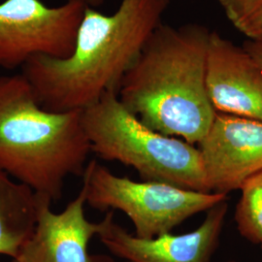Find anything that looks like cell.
Instances as JSON below:
<instances>
[{
	"label": "cell",
	"instance_id": "1",
	"mask_svg": "<svg viewBox=\"0 0 262 262\" xmlns=\"http://www.w3.org/2000/svg\"><path fill=\"white\" fill-rule=\"evenodd\" d=\"M171 0H121L112 14L86 7L71 56H33L23 67L39 104L50 112L83 111L119 91Z\"/></svg>",
	"mask_w": 262,
	"mask_h": 262
},
{
	"label": "cell",
	"instance_id": "11",
	"mask_svg": "<svg viewBox=\"0 0 262 262\" xmlns=\"http://www.w3.org/2000/svg\"><path fill=\"white\" fill-rule=\"evenodd\" d=\"M41 195L0 170V254L14 258L34 233Z\"/></svg>",
	"mask_w": 262,
	"mask_h": 262
},
{
	"label": "cell",
	"instance_id": "3",
	"mask_svg": "<svg viewBox=\"0 0 262 262\" xmlns=\"http://www.w3.org/2000/svg\"><path fill=\"white\" fill-rule=\"evenodd\" d=\"M91 151L82 111H47L23 73L0 76V170L53 202Z\"/></svg>",
	"mask_w": 262,
	"mask_h": 262
},
{
	"label": "cell",
	"instance_id": "7",
	"mask_svg": "<svg viewBox=\"0 0 262 262\" xmlns=\"http://www.w3.org/2000/svg\"><path fill=\"white\" fill-rule=\"evenodd\" d=\"M227 212L225 200L208 210L204 222L191 232L143 239L117 224L109 211L98 223L96 236L110 253L128 262H212Z\"/></svg>",
	"mask_w": 262,
	"mask_h": 262
},
{
	"label": "cell",
	"instance_id": "15",
	"mask_svg": "<svg viewBox=\"0 0 262 262\" xmlns=\"http://www.w3.org/2000/svg\"><path fill=\"white\" fill-rule=\"evenodd\" d=\"M81 1L84 2L89 7H92V8H94V9L96 7H99L100 5H102L104 2V0H81Z\"/></svg>",
	"mask_w": 262,
	"mask_h": 262
},
{
	"label": "cell",
	"instance_id": "6",
	"mask_svg": "<svg viewBox=\"0 0 262 262\" xmlns=\"http://www.w3.org/2000/svg\"><path fill=\"white\" fill-rule=\"evenodd\" d=\"M86 7L81 0H67L58 6H49L42 0L2 1L0 67L23 68L36 56H71Z\"/></svg>",
	"mask_w": 262,
	"mask_h": 262
},
{
	"label": "cell",
	"instance_id": "13",
	"mask_svg": "<svg viewBox=\"0 0 262 262\" xmlns=\"http://www.w3.org/2000/svg\"><path fill=\"white\" fill-rule=\"evenodd\" d=\"M225 17L247 40L262 42V0H219Z\"/></svg>",
	"mask_w": 262,
	"mask_h": 262
},
{
	"label": "cell",
	"instance_id": "4",
	"mask_svg": "<svg viewBox=\"0 0 262 262\" xmlns=\"http://www.w3.org/2000/svg\"><path fill=\"white\" fill-rule=\"evenodd\" d=\"M92 151L100 159L135 169L147 182L211 192L198 148L150 129L110 91L82 111Z\"/></svg>",
	"mask_w": 262,
	"mask_h": 262
},
{
	"label": "cell",
	"instance_id": "10",
	"mask_svg": "<svg viewBox=\"0 0 262 262\" xmlns=\"http://www.w3.org/2000/svg\"><path fill=\"white\" fill-rule=\"evenodd\" d=\"M51 204L49 198L42 197L35 231L12 262H116L110 255L89 253L98 223L85 216L83 188L60 213L53 212Z\"/></svg>",
	"mask_w": 262,
	"mask_h": 262
},
{
	"label": "cell",
	"instance_id": "9",
	"mask_svg": "<svg viewBox=\"0 0 262 262\" xmlns=\"http://www.w3.org/2000/svg\"><path fill=\"white\" fill-rule=\"evenodd\" d=\"M207 93L216 113L262 121V68L246 49L212 31Z\"/></svg>",
	"mask_w": 262,
	"mask_h": 262
},
{
	"label": "cell",
	"instance_id": "8",
	"mask_svg": "<svg viewBox=\"0 0 262 262\" xmlns=\"http://www.w3.org/2000/svg\"><path fill=\"white\" fill-rule=\"evenodd\" d=\"M197 145L211 192L228 195L262 171V121L216 113Z\"/></svg>",
	"mask_w": 262,
	"mask_h": 262
},
{
	"label": "cell",
	"instance_id": "16",
	"mask_svg": "<svg viewBox=\"0 0 262 262\" xmlns=\"http://www.w3.org/2000/svg\"><path fill=\"white\" fill-rule=\"evenodd\" d=\"M225 262H236V261H234V260H228V261H225Z\"/></svg>",
	"mask_w": 262,
	"mask_h": 262
},
{
	"label": "cell",
	"instance_id": "14",
	"mask_svg": "<svg viewBox=\"0 0 262 262\" xmlns=\"http://www.w3.org/2000/svg\"><path fill=\"white\" fill-rule=\"evenodd\" d=\"M243 47L251 56H253L255 61L262 68V42L246 40L243 44Z\"/></svg>",
	"mask_w": 262,
	"mask_h": 262
},
{
	"label": "cell",
	"instance_id": "12",
	"mask_svg": "<svg viewBox=\"0 0 262 262\" xmlns=\"http://www.w3.org/2000/svg\"><path fill=\"white\" fill-rule=\"evenodd\" d=\"M235 211L240 234L253 244H262V171L248 179Z\"/></svg>",
	"mask_w": 262,
	"mask_h": 262
},
{
	"label": "cell",
	"instance_id": "5",
	"mask_svg": "<svg viewBox=\"0 0 262 262\" xmlns=\"http://www.w3.org/2000/svg\"><path fill=\"white\" fill-rule=\"evenodd\" d=\"M86 204L101 212L118 210L128 216L134 234L152 239L171 233L189 217L207 212L228 197L160 182L119 177L96 160L86 164L83 187Z\"/></svg>",
	"mask_w": 262,
	"mask_h": 262
},
{
	"label": "cell",
	"instance_id": "2",
	"mask_svg": "<svg viewBox=\"0 0 262 262\" xmlns=\"http://www.w3.org/2000/svg\"><path fill=\"white\" fill-rule=\"evenodd\" d=\"M211 30L160 24L123 76L118 96L150 129L198 144L215 120L206 88Z\"/></svg>",
	"mask_w": 262,
	"mask_h": 262
},
{
	"label": "cell",
	"instance_id": "17",
	"mask_svg": "<svg viewBox=\"0 0 262 262\" xmlns=\"http://www.w3.org/2000/svg\"><path fill=\"white\" fill-rule=\"evenodd\" d=\"M261 248H262V244H261Z\"/></svg>",
	"mask_w": 262,
	"mask_h": 262
}]
</instances>
